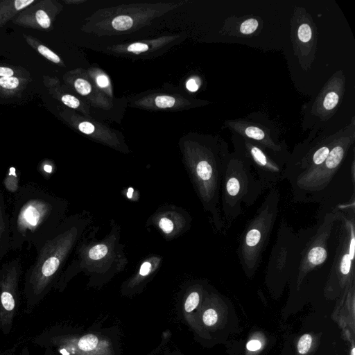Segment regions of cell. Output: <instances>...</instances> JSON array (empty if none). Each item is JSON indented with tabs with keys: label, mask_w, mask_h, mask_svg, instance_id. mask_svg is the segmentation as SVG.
<instances>
[{
	"label": "cell",
	"mask_w": 355,
	"mask_h": 355,
	"mask_svg": "<svg viewBox=\"0 0 355 355\" xmlns=\"http://www.w3.org/2000/svg\"><path fill=\"white\" fill-rule=\"evenodd\" d=\"M133 25L132 19L126 15L117 16L112 21V27L116 31H126L132 28Z\"/></svg>",
	"instance_id": "cell-18"
},
{
	"label": "cell",
	"mask_w": 355,
	"mask_h": 355,
	"mask_svg": "<svg viewBox=\"0 0 355 355\" xmlns=\"http://www.w3.org/2000/svg\"><path fill=\"white\" fill-rule=\"evenodd\" d=\"M3 184L6 189L11 193H16L20 186L19 185L18 175L15 167H10L6 174L3 180Z\"/></svg>",
	"instance_id": "cell-15"
},
{
	"label": "cell",
	"mask_w": 355,
	"mask_h": 355,
	"mask_svg": "<svg viewBox=\"0 0 355 355\" xmlns=\"http://www.w3.org/2000/svg\"><path fill=\"white\" fill-rule=\"evenodd\" d=\"M148 49V46L147 44L141 42H136L130 44L127 48V51L135 53H139L146 51Z\"/></svg>",
	"instance_id": "cell-30"
},
{
	"label": "cell",
	"mask_w": 355,
	"mask_h": 355,
	"mask_svg": "<svg viewBox=\"0 0 355 355\" xmlns=\"http://www.w3.org/2000/svg\"><path fill=\"white\" fill-rule=\"evenodd\" d=\"M31 339L24 335L20 336L13 344L0 350V355H14L19 349H21Z\"/></svg>",
	"instance_id": "cell-17"
},
{
	"label": "cell",
	"mask_w": 355,
	"mask_h": 355,
	"mask_svg": "<svg viewBox=\"0 0 355 355\" xmlns=\"http://www.w3.org/2000/svg\"><path fill=\"white\" fill-rule=\"evenodd\" d=\"M78 129L80 132L89 135L95 131V126L88 121H83L79 123Z\"/></svg>",
	"instance_id": "cell-31"
},
{
	"label": "cell",
	"mask_w": 355,
	"mask_h": 355,
	"mask_svg": "<svg viewBox=\"0 0 355 355\" xmlns=\"http://www.w3.org/2000/svg\"><path fill=\"white\" fill-rule=\"evenodd\" d=\"M186 87L189 91L191 92H195L198 89L199 85L197 83L196 80H195L194 78H190L187 80L186 83Z\"/></svg>",
	"instance_id": "cell-34"
},
{
	"label": "cell",
	"mask_w": 355,
	"mask_h": 355,
	"mask_svg": "<svg viewBox=\"0 0 355 355\" xmlns=\"http://www.w3.org/2000/svg\"><path fill=\"white\" fill-rule=\"evenodd\" d=\"M346 77L343 70L336 71L327 80L311 105L312 116L328 121L338 111L345 93Z\"/></svg>",
	"instance_id": "cell-11"
},
{
	"label": "cell",
	"mask_w": 355,
	"mask_h": 355,
	"mask_svg": "<svg viewBox=\"0 0 355 355\" xmlns=\"http://www.w3.org/2000/svg\"><path fill=\"white\" fill-rule=\"evenodd\" d=\"M108 252L105 245L98 244L91 248L88 252L89 257L92 260H99L103 258Z\"/></svg>",
	"instance_id": "cell-20"
},
{
	"label": "cell",
	"mask_w": 355,
	"mask_h": 355,
	"mask_svg": "<svg viewBox=\"0 0 355 355\" xmlns=\"http://www.w3.org/2000/svg\"><path fill=\"white\" fill-rule=\"evenodd\" d=\"M338 215L328 213L323 218L315 235L300 253L298 276L302 280L305 275L316 267L323 264L328 258V241L330 239L334 223Z\"/></svg>",
	"instance_id": "cell-10"
},
{
	"label": "cell",
	"mask_w": 355,
	"mask_h": 355,
	"mask_svg": "<svg viewBox=\"0 0 355 355\" xmlns=\"http://www.w3.org/2000/svg\"><path fill=\"white\" fill-rule=\"evenodd\" d=\"M62 103L71 108H78L80 105L79 100L70 94H65L61 98Z\"/></svg>",
	"instance_id": "cell-28"
},
{
	"label": "cell",
	"mask_w": 355,
	"mask_h": 355,
	"mask_svg": "<svg viewBox=\"0 0 355 355\" xmlns=\"http://www.w3.org/2000/svg\"><path fill=\"white\" fill-rule=\"evenodd\" d=\"M64 220L36 252L24 281V313L31 314L55 286L64 261L76 240L77 227Z\"/></svg>",
	"instance_id": "cell-2"
},
{
	"label": "cell",
	"mask_w": 355,
	"mask_h": 355,
	"mask_svg": "<svg viewBox=\"0 0 355 355\" xmlns=\"http://www.w3.org/2000/svg\"><path fill=\"white\" fill-rule=\"evenodd\" d=\"M22 271L19 257L5 262L0 267V330L5 336L12 331L19 311Z\"/></svg>",
	"instance_id": "cell-7"
},
{
	"label": "cell",
	"mask_w": 355,
	"mask_h": 355,
	"mask_svg": "<svg viewBox=\"0 0 355 355\" xmlns=\"http://www.w3.org/2000/svg\"><path fill=\"white\" fill-rule=\"evenodd\" d=\"M44 355H55L49 349H44ZM19 355H30L29 349L26 345L21 349Z\"/></svg>",
	"instance_id": "cell-37"
},
{
	"label": "cell",
	"mask_w": 355,
	"mask_h": 355,
	"mask_svg": "<svg viewBox=\"0 0 355 355\" xmlns=\"http://www.w3.org/2000/svg\"><path fill=\"white\" fill-rule=\"evenodd\" d=\"M132 193H133V189L132 188H129L128 189V191L127 192V196L128 198H131L132 197Z\"/></svg>",
	"instance_id": "cell-40"
},
{
	"label": "cell",
	"mask_w": 355,
	"mask_h": 355,
	"mask_svg": "<svg viewBox=\"0 0 355 355\" xmlns=\"http://www.w3.org/2000/svg\"><path fill=\"white\" fill-rule=\"evenodd\" d=\"M355 141V117L338 130L334 144L324 162L290 182L296 201L319 202L324 197Z\"/></svg>",
	"instance_id": "cell-4"
},
{
	"label": "cell",
	"mask_w": 355,
	"mask_h": 355,
	"mask_svg": "<svg viewBox=\"0 0 355 355\" xmlns=\"http://www.w3.org/2000/svg\"><path fill=\"white\" fill-rule=\"evenodd\" d=\"M350 355H355V349L354 347H352V348L351 349Z\"/></svg>",
	"instance_id": "cell-41"
},
{
	"label": "cell",
	"mask_w": 355,
	"mask_h": 355,
	"mask_svg": "<svg viewBox=\"0 0 355 355\" xmlns=\"http://www.w3.org/2000/svg\"><path fill=\"white\" fill-rule=\"evenodd\" d=\"M74 87L80 94L83 96L89 94L92 91L89 83L83 78H78L75 80Z\"/></svg>",
	"instance_id": "cell-22"
},
{
	"label": "cell",
	"mask_w": 355,
	"mask_h": 355,
	"mask_svg": "<svg viewBox=\"0 0 355 355\" xmlns=\"http://www.w3.org/2000/svg\"><path fill=\"white\" fill-rule=\"evenodd\" d=\"M280 193L274 187L270 189L256 214L247 224L238 246L241 266L248 277H252L261 263L277 220Z\"/></svg>",
	"instance_id": "cell-5"
},
{
	"label": "cell",
	"mask_w": 355,
	"mask_h": 355,
	"mask_svg": "<svg viewBox=\"0 0 355 355\" xmlns=\"http://www.w3.org/2000/svg\"><path fill=\"white\" fill-rule=\"evenodd\" d=\"M95 80L97 85L101 88H106L110 85L109 78L104 73L98 74Z\"/></svg>",
	"instance_id": "cell-32"
},
{
	"label": "cell",
	"mask_w": 355,
	"mask_h": 355,
	"mask_svg": "<svg viewBox=\"0 0 355 355\" xmlns=\"http://www.w3.org/2000/svg\"><path fill=\"white\" fill-rule=\"evenodd\" d=\"M98 339L93 334H87L79 338L78 347L85 352L93 350L98 345Z\"/></svg>",
	"instance_id": "cell-16"
},
{
	"label": "cell",
	"mask_w": 355,
	"mask_h": 355,
	"mask_svg": "<svg viewBox=\"0 0 355 355\" xmlns=\"http://www.w3.org/2000/svg\"><path fill=\"white\" fill-rule=\"evenodd\" d=\"M13 71L8 67H0V76L11 77L13 75Z\"/></svg>",
	"instance_id": "cell-38"
},
{
	"label": "cell",
	"mask_w": 355,
	"mask_h": 355,
	"mask_svg": "<svg viewBox=\"0 0 355 355\" xmlns=\"http://www.w3.org/2000/svg\"><path fill=\"white\" fill-rule=\"evenodd\" d=\"M37 50L43 56L52 61L53 62H60V58L47 47L43 45H40L37 48Z\"/></svg>",
	"instance_id": "cell-25"
},
{
	"label": "cell",
	"mask_w": 355,
	"mask_h": 355,
	"mask_svg": "<svg viewBox=\"0 0 355 355\" xmlns=\"http://www.w3.org/2000/svg\"><path fill=\"white\" fill-rule=\"evenodd\" d=\"M202 320L207 326H213L218 320V314L214 309H207L203 313Z\"/></svg>",
	"instance_id": "cell-24"
},
{
	"label": "cell",
	"mask_w": 355,
	"mask_h": 355,
	"mask_svg": "<svg viewBox=\"0 0 355 355\" xmlns=\"http://www.w3.org/2000/svg\"><path fill=\"white\" fill-rule=\"evenodd\" d=\"M155 105L159 108H168L173 107L175 103V99L171 96H158L155 99Z\"/></svg>",
	"instance_id": "cell-21"
},
{
	"label": "cell",
	"mask_w": 355,
	"mask_h": 355,
	"mask_svg": "<svg viewBox=\"0 0 355 355\" xmlns=\"http://www.w3.org/2000/svg\"><path fill=\"white\" fill-rule=\"evenodd\" d=\"M10 250V214L4 193L0 191V261Z\"/></svg>",
	"instance_id": "cell-14"
},
{
	"label": "cell",
	"mask_w": 355,
	"mask_h": 355,
	"mask_svg": "<svg viewBox=\"0 0 355 355\" xmlns=\"http://www.w3.org/2000/svg\"><path fill=\"white\" fill-rule=\"evenodd\" d=\"M223 128L255 141L287 164L291 155L287 144L284 141H278L273 135L271 128L264 123L248 118L227 119L224 122Z\"/></svg>",
	"instance_id": "cell-9"
},
{
	"label": "cell",
	"mask_w": 355,
	"mask_h": 355,
	"mask_svg": "<svg viewBox=\"0 0 355 355\" xmlns=\"http://www.w3.org/2000/svg\"><path fill=\"white\" fill-rule=\"evenodd\" d=\"M199 300H200V297H199V294L197 292L194 291V292H192L191 293H190L189 295V296L187 297L185 304H184L185 311L187 312L192 311L193 309H195L197 307V306L199 303Z\"/></svg>",
	"instance_id": "cell-23"
},
{
	"label": "cell",
	"mask_w": 355,
	"mask_h": 355,
	"mask_svg": "<svg viewBox=\"0 0 355 355\" xmlns=\"http://www.w3.org/2000/svg\"><path fill=\"white\" fill-rule=\"evenodd\" d=\"M33 1V0H16L15 1V8L16 10H21L28 6Z\"/></svg>",
	"instance_id": "cell-35"
},
{
	"label": "cell",
	"mask_w": 355,
	"mask_h": 355,
	"mask_svg": "<svg viewBox=\"0 0 355 355\" xmlns=\"http://www.w3.org/2000/svg\"><path fill=\"white\" fill-rule=\"evenodd\" d=\"M312 336L309 334H303L297 343V352L300 354H306L310 349L312 344Z\"/></svg>",
	"instance_id": "cell-19"
},
{
	"label": "cell",
	"mask_w": 355,
	"mask_h": 355,
	"mask_svg": "<svg viewBox=\"0 0 355 355\" xmlns=\"http://www.w3.org/2000/svg\"><path fill=\"white\" fill-rule=\"evenodd\" d=\"M344 223L341 233V239L336 254L333 272L338 276V280L345 285L349 282L351 277H354L353 261L355 248V232L354 216L344 217Z\"/></svg>",
	"instance_id": "cell-12"
},
{
	"label": "cell",
	"mask_w": 355,
	"mask_h": 355,
	"mask_svg": "<svg viewBox=\"0 0 355 355\" xmlns=\"http://www.w3.org/2000/svg\"><path fill=\"white\" fill-rule=\"evenodd\" d=\"M290 36L300 67L309 71L316 59L318 29L312 16L302 6H295L291 19Z\"/></svg>",
	"instance_id": "cell-8"
},
{
	"label": "cell",
	"mask_w": 355,
	"mask_h": 355,
	"mask_svg": "<svg viewBox=\"0 0 355 355\" xmlns=\"http://www.w3.org/2000/svg\"><path fill=\"white\" fill-rule=\"evenodd\" d=\"M151 268L152 266L150 262L146 261L143 263V264L140 267L139 275H141V276L147 275L150 272Z\"/></svg>",
	"instance_id": "cell-36"
},
{
	"label": "cell",
	"mask_w": 355,
	"mask_h": 355,
	"mask_svg": "<svg viewBox=\"0 0 355 355\" xmlns=\"http://www.w3.org/2000/svg\"><path fill=\"white\" fill-rule=\"evenodd\" d=\"M44 174L45 175H49L51 173L53 168L50 164H44L43 166Z\"/></svg>",
	"instance_id": "cell-39"
},
{
	"label": "cell",
	"mask_w": 355,
	"mask_h": 355,
	"mask_svg": "<svg viewBox=\"0 0 355 355\" xmlns=\"http://www.w3.org/2000/svg\"><path fill=\"white\" fill-rule=\"evenodd\" d=\"M19 80L16 77L0 78V85L6 89H15L19 85Z\"/></svg>",
	"instance_id": "cell-26"
},
{
	"label": "cell",
	"mask_w": 355,
	"mask_h": 355,
	"mask_svg": "<svg viewBox=\"0 0 355 355\" xmlns=\"http://www.w3.org/2000/svg\"><path fill=\"white\" fill-rule=\"evenodd\" d=\"M159 227L165 234H170L174 227L173 223L168 218H162L159 221Z\"/></svg>",
	"instance_id": "cell-29"
},
{
	"label": "cell",
	"mask_w": 355,
	"mask_h": 355,
	"mask_svg": "<svg viewBox=\"0 0 355 355\" xmlns=\"http://www.w3.org/2000/svg\"><path fill=\"white\" fill-rule=\"evenodd\" d=\"M37 22L44 28L50 26L51 21L48 15L42 10H39L35 13Z\"/></svg>",
	"instance_id": "cell-27"
},
{
	"label": "cell",
	"mask_w": 355,
	"mask_h": 355,
	"mask_svg": "<svg viewBox=\"0 0 355 355\" xmlns=\"http://www.w3.org/2000/svg\"><path fill=\"white\" fill-rule=\"evenodd\" d=\"M266 190L247 159L230 153L221 187L222 216L225 230Z\"/></svg>",
	"instance_id": "cell-3"
},
{
	"label": "cell",
	"mask_w": 355,
	"mask_h": 355,
	"mask_svg": "<svg viewBox=\"0 0 355 355\" xmlns=\"http://www.w3.org/2000/svg\"><path fill=\"white\" fill-rule=\"evenodd\" d=\"M262 24V19L257 16H230L225 20L221 34L239 37H251L261 29Z\"/></svg>",
	"instance_id": "cell-13"
},
{
	"label": "cell",
	"mask_w": 355,
	"mask_h": 355,
	"mask_svg": "<svg viewBox=\"0 0 355 355\" xmlns=\"http://www.w3.org/2000/svg\"><path fill=\"white\" fill-rule=\"evenodd\" d=\"M231 133L234 150L247 159L266 189L286 179V164L255 141Z\"/></svg>",
	"instance_id": "cell-6"
},
{
	"label": "cell",
	"mask_w": 355,
	"mask_h": 355,
	"mask_svg": "<svg viewBox=\"0 0 355 355\" xmlns=\"http://www.w3.org/2000/svg\"><path fill=\"white\" fill-rule=\"evenodd\" d=\"M261 347V343L258 340H251L247 345L246 348L248 350L254 352L259 350Z\"/></svg>",
	"instance_id": "cell-33"
},
{
	"label": "cell",
	"mask_w": 355,
	"mask_h": 355,
	"mask_svg": "<svg viewBox=\"0 0 355 355\" xmlns=\"http://www.w3.org/2000/svg\"><path fill=\"white\" fill-rule=\"evenodd\" d=\"M65 202L34 184L21 186L10 214V250L37 252L62 222Z\"/></svg>",
	"instance_id": "cell-1"
}]
</instances>
